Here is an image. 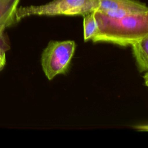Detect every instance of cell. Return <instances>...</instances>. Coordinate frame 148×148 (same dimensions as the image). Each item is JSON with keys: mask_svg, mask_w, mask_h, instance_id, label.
Segmentation results:
<instances>
[{"mask_svg": "<svg viewBox=\"0 0 148 148\" xmlns=\"http://www.w3.org/2000/svg\"><path fill=\"white\" fill-rule=\"evenodd\" d=\"M97 11L110 17L118 18L128 15L148 12L146 4L138 0H99Z\"/></svg>", "mask_w": 148, "mask_h": 148, "instance_id": "277c9868", "label": "cell"}, {"mask_svg": "<svg viewBox=\"0 0 148 148\" xmlns=\"http://www.w3.org/2000/svg\"><path fill=\"white\" fill-rule=\"evenodd\" d=\"M20 0H0V30L17 23L16 13Z\"/></svg>", "mask_w": 148, "mask_h": 148, "instance_id": "5b68a950", "label": "cell"}, {"mask_svg": "<svg viewBox=\"0 0 148 148\" xmlns=\"http://www.w3.org/2000/svg\"><path fill=\"white\" fill-rule=\"evenodd\" d=\"M99 0H53L40 5L18 7L16 17L18 22L30 16H84L98 10Z\"/></svg>", "mask_w": 148, "mask_h": 148, "instance_id": "7a4b0ae2", "label": "cell"}, {"mask_svg": "<svg viewBox=\"0 0 148 148\" xmlns=\"http://www.w3.org/2000/svg\"><path fill=\"white\" fill-rule=\"evenodd\" d=\"M0 47L5 49L6 51L10 49L9 39L4 30L0 31Z\"/></svg>", "mask_w": 148, "mask_h": 148, "instance_id": "ba28073f", "label": "cell"}, {"mask_svg": "<svg viewBox=\"0 0 148 148\" xmlns=\"http://www.w3.org/2000/svg\"><path fill=\"white\" fill-rule=\"evenodd\" d=\"M132 53L138 71L140 72L148 69V35L131 45Z\"/></svg>", "mask_w": 148, "mask_h": 148, "instance_id": "8992f818", "label": "cell"}, {"mask_svg": "<svg viewBox=\"0 0 148 148\" xmlns=\"http://www.w3.org/2000/svg\"><path fill=\"white\" fill-rule=\"evenodd\" d=\"M73 40H51L43 50L41 56L42 69L49 80L68 71L76 49Z\"/></svg>", "mask_w": 148, "mask_h": 148, "instance_id": "3957f363", "label": "cell"}, {"mask_svg": "<svg viewBox=\"0 0 148 148\" xmlns=\"http://www.w3.org/2000/svg\"><path fill=\"white\" fill-rule=\"evenodd\" d=\"M98 25L94 42L128 46L148 35V12L114 18L95 11Z\"/></svg>", "mask_w": 148, "mask_h": 148, "instance_id": "6da1fadb", "label": "cell"}, {"mask_svg": "<svg viewBox=\"0 0 148 148\" xmlns=\"http://www.w3.org/2000/svg\"><path fill=\"white\" fill-rule=\"evenodd\" d=\"M6 51H7L5 49L0 47V71L3 70L6 63Z\"/></svg>", "mask_w": 148, "mask_h": 148, "instance_id": "9c48e42d", "label": "cell"}, {"mask_svg": "<svg viewBox=\"0 0 148 148\" xmlns=\"http://www.w3.org/2000/svg\"><path fill=\"white\" fill-rule=\"evenodd\" d=\"M83 17V35L84 40L92 39L96 35L98 25L95 17V11L86 14Z\"/></svg>", "mask_w": 148, "mask_h": 148, "instance_id": "52a82bcc", "label": "cell"}]
</instances>
